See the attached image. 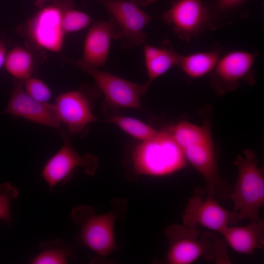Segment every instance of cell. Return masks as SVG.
I'll use <instances>...</instances> for the list:
<instances>
[{
	"instance_id": "cell-23",
	"label": "cell",
	"mask_w": 264,
	"mask_h": 264,
	"mask_svg": "<svg viewBox=\"0 0 264 264\" xmlns=\"http://www.w3.org/2000/svg\"><path fill=\"white\" fill-rule=\"evenodd\" d=\"M92 22V18L88 14L75 9L72 3L64 10L62 26L66 35L82 30L89 25Z\"/></svg>"
},
{
	"instance_id": "cell-24",
	"label": "cell",
	"mask_w": 264,
	"mask_h": 264,
	"mask_svg": "<svg viewBox=\"0 0 264 264\" xmlns=\"http://www.w3.org/2000/svg\"><path fill=\"white\" fill-rule=\"evenodd\" d=\"M18 189L10 182L0 183V220L6 224L12 223L10 205L19 196Z\"/></svg>"
},
{
	"instance_id": "cell-15",
	"label": "cell",
	"mask_w": 264,
	"mask_h": 264,
	"mask_svg": "<svg viewBox=\"0 0 264 264\" xmlns=\"http://www.w3.org/2000/svg\"><path fill=\"white\" fill-rule=\"evenodd\" d=\"M120 38L119 28L111 18L95 22L86 36L83 57L79 61L92 68L104 66L108 58L111 42Z\"/></svg>"
},
{
	"instance_id": "cell-18",
	"label": "cell",
	"mask_w": 264,
	"mask_h": 264,
	"mask_svg": "<svg viewBox=\"0 0 264 264\" xmlns=\"http://www.w3.org/2000/svg\"><path fill=\"white\" fill-rule=\"evenodd\" d=\"M222 53V46L217 44L210 51L181 55L178 66L188 77L198 78L214 69Z\"/></svg>"
},
{
	"instance_id": "cell-22",
	"label": "cell",
	"mask_w": 264,
	"mask_h": 264,
	"mask_svg": "<svg viewBox=\"0 0 264 264\" xmlns=\"http://www.w3.org/2000/svg\"><path fill=\"white\" fill-rule=\"evenodd\" d=\"M108 121L115 124L124 132L140 141L150 139L158 132L144 122L130 117L114 114Z\"/></svg>"
},
{
	"instance_id": "cell-2",
	"label": "cell",
	"mask_w": 264,
	"mask_h": 264,
	"mask_svg": "<svg viewBox=\"0 0 264 264\" xmlns=\"http://www.w3.org/2000/svg\"><path fill=\"white\" fill-rule=\"evenodd\" d=\"M187 163L169 127L150 139L140 141L129 156L132 171L137 176H169L184 168Z\"/></svg>"
},
{
	"instance_id": "cell-21",
	"label": "cell",
	"mask_w": 264,
	"mask_h": 264,
	"mask_svg": "<svg viewBox=\"0 0 264 264\" xmlns=\"http://www.w3.org/2000/svg\"><path fill=\"white\" fill-rule=\"evenodd\" d=\"M40 252L31 261L32 264H66L69 251L61 239L40 243Z\"/></svg>"
},
{
	"instance_id": "cell-11",
	"label": "cell",
	"mask_w": 264,
	"mask_h": 264,
	"mask_svg": "<svg viewBox=\"0 0 264 264\" xmlns=\"http://www.w3.org/2000/svg\"><path fill=\"white\" fill-rule=\"evenodd\" d=\"M96 0L105 8L118 27L123 49L144 44L146 35L144 29L153 17L129 0Z\"/></svg>"
},
{
	"instance_id": "cell-16",
	"label": "cell",
	"mask_w": 264,
	"mask_h": 264,
	"mask_svg": "<svg viewBox=\"0 0 264 264\" xmlns=\"http://www.w3.org/2000/svg\"><path fill=\"white\" fill-rule=\"evenodd\" d=\"M220 234L233 250L253 256L256 249L264 245V221L259 219L245 226L229 225Z\"/></svg>"
},
{
	"instance_id": "cell-26",
	"label": "cell",
	"mask_w": 264,
	"mask_h": 264,
	"mask_svg": "<svg viewBox=\"0 0 264 264\" xmlns=\"http://www.w3.org/2000/svg\"><path fill=\"white\" fill-rule=\"evenodd\" d=\"M213 16L217 18L219 14L231 11L247 0H209Z\"/></svg>"
},
{
	"instance_id": "cell-10",
	"label": "cell",
	"mask_w": 264,
	"mask_h": 264,
	"mask_svg": "<svg viewBox=\"0 0 264 264\" xmlns=\"http://www.w3.org/2000/svg\"><path fill=\"white\" fill-rule=\"evenodd\" d=\"M96 88L85 86L79 89L64 92L54 104L62 125L69 134L76 136L85 132L89 125L97 121L92 112Z\"/></svg>"
},
{
	"instance_id": "cell-13",
	"label": "cell",
	"mask_w": 264,
	"mask_h": 264,
	"mask_svg": "<svg viewBox=\"0 0 264 264\" xmlns=\"http://www.w3.org/2000/svg\"><path fill=\"white\" fill-rule=\"evenodd\" d=\"M203 196L196 188L189 198L182 216V224L197 227L198 225L220 234L229 225L239 221L237 213L223 208L212 196Z\"/></svg>"
},
{
	"instance_id": "cell-28",
	"label": "cell",
	"mask_w": 264,
	"mask_h": 264,
	"mask_svg": "<svg viewBox=\"0 0 264 264\" xmlns=\"http://www.w3.org/2000/svg\"><path fill=\"white\" fill-rule=\"evenodd\" d=\"M138 6H146L151 3H154L156 0H129Z\"/></svg>"
},
{
	"instance_id": "cell-4",
	"label": "cell",
	"mask_w": 264,
	"mask_h": 264,
	"mask_svg": "<svg viewBox=\"0 0 264 264\" xmlns=\"http://www.w3.org/2000/svg\"><path fill=\"white\" fill-rule=\"evenodd\" d=\"M97 214L91 207L81 205L73 208L71 217L80 227L79 240L86 247L99 255H110L118 249L114 237V225L119 219L120 207Z\"/></svg>"
},
{
	"instance_id": "cell-27",
	"label": "cell",
	"mask_w": 264,
	"mask_h": 264,
	"mask_svg": "<svg viewBox=\"0 0 264 264\" xmlns=\"http://www.w3.org/2000/svg\"><path fill=\"white\" fill-rule=\"evenodd\" d=\"M6 53L5 44L2 41H0V70L4 66Z\"/></svg>"
},
{
	"instance_id": "cell-6",
	"label": "cell",
	"mask_w": 264,
	"mask_h": 264,
	"mask_svg": "<svg viewBox=\"0 0 264 264\" xmlns=\"http://www.w3.org/2000/svg\"><path fill=\"white\" fill-rule=\"evenodd\" d=\"M161 17L178 38L185 41L216 28L209 0H172Z\"/></svg>"
},
{
	"instance_id": "cell-25",
	"label": "cell",
	"mask_w": 264,
	"mask_h": 264,
	"mask_svg": "<svg viewBox=\"0 0 264 264\" xmlns=\"http://www.w3.org/2000/svg\"><path fill=\"white\" fill-rule=\"evenodd\" d=\"M23 87L26 93L34 100L48 103L52 92L48 86L42 80L31 77L23 81Z\"/></svg>"
},
{
	"instance_id": "cell-12",
	"label": "cell",
	"mask_w": 264,
	"mask_h": 264,
	"mask_svg": "<svg viewBox=\"0 0 264 264\" xmlns=\"http://www.w3.org/2000/svg\"><path fill=\"white\" fill-rule=\"evenodd\" d=\"M257 52L230 51L221 56L209 73L210 84L220 95L238 88L242 81L254 82L253 67Z\"/></svg>"
},
{
	"instance_id": "cell-20",
	"label": "cell",
	"mask_w": 264,
	"mask_h": 264,
	"mask_svg": "<svg viewBox=\"0 0 264 264\" xmlns=\"http://www.w3.org/2000/svg\"><path fill=\"white\" fill-rule=\"evenodd\" d=\"M175 140L182 149L201 143L212 137L208 123L199 126L192 123L182 121L169 127Z\"/></svg>"
},
{
	"instance_id": "cell-29",
	"label": "cell",
	"mask_w": 264,
	"mask_h": 264,
	"mask_svg": "<svg viewBox=\"0 0 264 264\" xmlns=\"http://www.w3.org/2000/svg\"><path fill=\"white\" fill-rule=\"evenodd\" d=\"M51 0H34V3L36 6L41 8L47 2Z\"/></svg>"
},
{
	"instance_id": "cell-8",
	"label": "cell",
	"mask_w": 264,
	"mask_h": 264,
	"mask_svg": "<svg viewBox=\"0 0 264 264\" xmlns=\"http://www.w3.org/2000/svg\"><path fill=\"white\" fill-rule=\"evenodd\" d=\"M69 61L92 77L97 89L104 94L108 106L115 109H142L140 97L147 91L145 84H137L98 68L88 66L79 61Z\"/></svg>"
},
{
	"instance_id": "cell-7",
	"label": "cell",
	"mask_w": 264,
	"mask_h": 264,
	"mask_svg": "<svg viewBox=\"0 0 264 264\" xmlns=\"http://www.w3.org/2000/svg\"><path fill=\"white\" fill-rule=\"evenodd\" d=\"M59 131L63 139V146L46 161L42 171L43 178L51 191L56 185L67 182L77 168H82L87 175L92 176L98 166L94 156H82L75 151L65 128L61 127Z\"/></svg>"
},
{
	"instance_id": "cell-17",
	"label": "cell",
	"mask_w": 264,
	"mask_h": 264,
	"mask_svg": "<svg viewBox=\"0 0 264 264\" xmlns=\"http://www.w3.org/2000/svg\"><path fill=\"white\" fill-rule=\"evenodd\" d=\"M143 55L149 78L145 83L146 90L155 79L178 66L181 57L168 41L158 47L144 44Z\"/></svg>"
},
{
	"instance_id": "cell-19",
	"label": "cell",
	"mask_w": 264,
	"mask_h": 264,
	"mask_svg": "<svg viewBox=\"0 0 264 264\" xmlns=\"http://www.w3.org/2000/svg\"><path fill=\"white\" fill-rule=\"evenodd\" d=\"M4 66L15 80L24 81L32 77L35 69L34 58L27 49L16 46L6 53Z\"/></svg>"
},
{
	"instance_id": "cell-1",
	"label": "cell",
	"mask_w": 264,
	"mask_h": 264,
	"mask_svg": "<svg viewBox=\"0 0 264 264\" xmlns=\"http://www.w3.org/2000/svg\"><path fill=\"white\" fill-rule=\"evenodd\" d=\"M168 248L163 262L190 264L200 258L217 264H230L227 244L211 231L200 233L197 227L172 224L164 229Z\"/></svg>"
},
{
	"instance_id": "cell-14",
	"label": "cell",
	"mask_w": 264,
	"mask_h": 264,
	"mask_svg": "<svg viewBox=\"0 0 264 264\" xmlns=\"http://www.w3.org/2000/svg\"><path fill=\"white\" fill-rule=\"evenodd\" d=\"M1 113L22 117L58 131L62 127L54 104L40 102L31 98L25 91L23 81L20 80H15L10 99Z\"/></svg>"
},
{
	"instance_id": "cell-9",
	"label": "cell",
	"mask_w": 264,
	"mask_h": 264,
	"mask_svg": "<svg viewBox=\"0 0 264 264\" xmlns=\"http://www.w3.org/2000/svg\"><path fill=\"white\" fill-rule=\"evenodd\" d=\"M183 152L187 160L203 177L205 185L198 188L203 196H212L217 199L229 198L232 186L220 174L212 137L189 147Z\"/></svg>"
},
{
	"instance_id": "cell-5",
	"label": "cell",
	"mask_w": 264,
	"mask_h": 264,
	"mask_svg": "<svg viewBox=\"0 0 264 264\" xmlns=\"http://www.w3.org/2000/svg\"><path fill=\"white\" fill-rule=\"evenodd\" d=\"M52 0L53 3L41 7L20 30L34 49L57 53L62 51L66 35L62 26L63 13L73 2L71 0Z\"/></svg>"
},
{
	"instance_id": "cell-3",
	"label": "cell",
	"mask_w": 264,
	"mask_h": 264,
	"mask_svg": "<svg viewBox=\"0 0 264 264\" xmlns=\"http://www.w3.org/2000/svg\"><path fill=\"white\" fill-rule=\"evenodd\" d=\"M258 163L256 153L250 149L245 150L243 155H238L234 161L238 174L229 198L239 221L260 219L259 213L264 204V173Z\"/></svg>"
}]
</instances>
